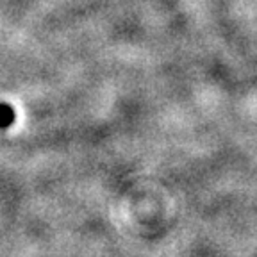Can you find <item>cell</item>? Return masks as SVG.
I'll list each match as a JSON object with an SVG mask.
<instances>
[{"mask_svg":"<svg viewBox=\"0 0 257 257\" xmlns=\"http://www.w3.org/2000/svg\"><path fill=\"white\" fill-rule=\"evenodd\" d=\"M16 118L15 109L9 104H0V128H8Z\"/></svg>","mask_w":257,"mask_h":257,"instance_id":"6da1fadb","label":"cell"}]
</instances>
